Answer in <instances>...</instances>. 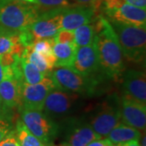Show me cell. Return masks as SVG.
Wrapping results in <instances>:
<instances>
[{"label":"cell","instance_id":"obj_17","mask_svg":"<svg viewBox=\"0 0 146 146\" xmlns=\"http://www.w3.org/2000/svg\"><path fill=\"white\" fill-rule=\"evenodd\" d=\"M141 136L142 134L140 130L119 122L110 131L107 138L113 144L119 145L130 141H140Z\"/></svg>","mask_w":146,"mask_h":146},{"label":"cell","instance_id":"obj_1","mask_svg":"<svg viewBox=\"0 0 146 146\" xmlns=\"http://www.w3.org/2000/svg\"><path fill=\"white\" fill-rule=\"evenodd\" d=\"M94 25V43L100 68L106 78L118 80L125 71L124 55L117 35L109 21L98 16Z\"/></svg>","mask_w":146,"mask_h":146},{"label":"cell","instance_id":"obj_35","mask_svg":"<svg viewBox=\"0 0 146 146\" xmlns=\"http://www.w3.org/2000/svg\"><path fill=\"white\" fill-rule=\"evenodd\" d=\"M140 141H141L140 145H141V146H146V144H145L146 137H145V131H144V136H141V139H140Z\"/></svg>","mask_w":146,"mask_h":146},{"label":"cell","instance_id":"obj_21","mask_svg":"<svg viewBox=\"0 0 146 146\" xmlns=\"http://www.w3.org/2000/svg\"><path fill=\"white\" fill-rule=\"evenodd\" d=\"M21 65L25 82L30 84L41 82L46 76L25 56H21Z\"/></svg>","mask_w":146,"mask_h":146},{"label":"cell","instance_id":"obj_8","mask_svg":"<svg viewBox=\"0 0 146 146\" xmlns=\"http://www.w3.org/2000/svg\"><path fill=\"white\" fill-rule=\"evenodd\" d=\"M80 95L55 88L51 90L45 100V113L52 119L70 114L77 105Z\"/></svg>","mask_w":146,"mask_h":146},{"label":"cell","instance_id":"obj_11","mask_svg":"<svg viewBox=\"0 0 146 146\" xmlns=\"http://www.w3.org/2000/svg\"><path fill=\"white\" fill-rule=\"evenodd\" d=\"M72 68L84 76L104 78L94 43L77 48Z\"/></svg>","mask_w":146,"mask_h":146},{"label":"cell","instance_id":"obj_4","mask_svg":"<svg viewBox=\"0 0 146 146\" xmlns=\"http://www.w3.org/2000/svg\"><path fill=\"white\" fill-rule=\"evenodd\" d=\"M56 88L82 97H93L98 93L101 80L104 78L84 76L72 68H57L50 76Z\"/></svg>","mask_w":146,"mask_h":146},{"label":"cell","instance_id":"obj_19","mask_svg":"<svg viewBox=\"0 0 146 146\" xmlns=\"http://www.w3.org/2000/svg\"><path fill=\"white\" fill-rule=\"evenodd\" d=\"M20 42V31L0 25V57L6 53H13Z\"/></svg>","mask_w":146,"mask_h":146},{"label":"cell","instance_id":"obj_28","mask_svg":"<svg viewBox=\"0 0 146 146\" xmlns=\"http://www.w3.org/2000/svg\"><path fill=\"white\" fill-rule=\"evenodd\" d=\"M0 146H21L16 136V129L12 128L0 141Z\"/></svg>","mask_w":146,"mask_h":146},{"label":"cell","instance_id":"obj_36","mask_svg":"<svg viewBox=\"0 0 146 146\" xmlns=\"http://www.w3.org/2000/svg\"><path fill=\"white\" fill-rule=\"evenodd\" d=\"M21 1H25V2L29 3H33V4H35V3H36V0H21Z\"/></svg>","mask_w":146,"mask_h":146},{"label":"cell","instance_id":"obj_14","mask_svg":"<svg viewBox=\"0 0 146 146\" xmlns=\"http://www.w3.org/2000/svg\"><path fill=\"white\" fill-rule=\"evenodd\" d=\"M97 10L91 6L70 5L64 7L62 14V29L75 30L78 27L93 22Z\"/></svg>","mask_w":146,"mask_h":146},{"label":"cell","instance_id":"obj_25","mask_svg":"<svg viewBox=\"0 0 146 146\" xmlns=\"http://www.w3.org/2000/svg\"><path fill=\"white\" fill-rule=\"evenodd\" d=\"M35 5L40 14L46 11L67 7L71 4L68 0H36Z\"/></svg>","mask_w":146,"mask_h":146},{"label":"cell","instance_id":"obj_27","mask_svg":"<svg viewBox=\"0 0 146 146\" xmlns=\"http://www.w3.org/2000/svg\"><path fill=\"white\" fill-rule=\"evenodd\" d=\"M55 43H72L75 42L74 30L61 29L54 36Z\"/></svg>","mask_w":146,"mask_h":146},{"label":"cell","instance_id":"obj_5","mask_svg":"<svg viewBox=\"0 0 146 146\" xmlns=\"http://www.w3.org/2000/svg\"><path fill=\"white\" fill-rule=\"evenodd\" d=\"M21 119L34 136L44 144L51 145L59 132L57 123L42 110H33L21 108Z\"/></svg>","mask_w":146,"mask_h":146},{"label":"cell","instance_id":"obj_18","mask_svg":"<svg viewBox=\"0 0 146 146\" xmlns=\"http://www.w3.org/2000/svg\"><path fill=\"white\" fill-rule=\"evenodd\" d=\"M77 48L75 42L54 43L53 47V52L56 58L54 68H72Z\"/></svg>","mask_w":146,"mask_h":146},{"label":"cell","instance_id":"obj_38","mask_svg":"<svg viewBox=\"0 0 146 146\" xmlns=\"http://www.w3.org/2000/svg\"><path fill=\"white\" fill-rule=\"evenodd\" d=\"M98 1H100V2H102V0H98Z\"/></svg>","mask_w":146,"mask_h":146},{"label":"cell","instance_id":"obj_13","mask_svg":"<svg viewBox=\"0 0 146 146\" xmlns=\"http://www.w3.org/2000/svg\"><path fill=\"white\" fill-rule=\"evenodd\" d=\"M123 78V96L146 105L145 73L130 69L124 71Z\"/></svg>","mask_w":146,"mask_h":146},{"label":"cell","instance_id":"obj_20","mask_svg":"<svg viewBox=\"0 0 146 146\" xmlns=\"http://www.w3.org/2000/svg\"><path fill=\"white\" fill-rule=\"evenodd\" d=\"M16 132L21 146H50L44 144L28 129L23 121L19 119L16 123Z\"/></svg>","mask_w":146,"mask_h":146},{"label":"cell","instance_id":"obj_9","mask_svg":"<svg viewBox=\"0 0 146 146\" xmlns=\"http://www.w3.org/2000/svg\"><path fill=\"white\" fill-rule=\"evenodd\" d=\"M55 88L56 86L50 76H46L41 82L33 84L24 82L21 109L43 110L47 95Z\"/></svg>","mask_w":146,"mask_h":146},{"label":"cell","instance_id":"obj_32","mask_svg":"<svg viewBox=\"0 0 146 146\" xmlns=\"http://www.w3.org/2000/svg\"><path fill=\"white\" fill-rule=\"evenodd\" d=\"M117 146H141L140 145V141H130L119 144V145H116Z\"/></svg>","mask_w":146,"mask_h":146},{"label":"cell","instance_id":"obj_2","mask_svg":"<svg viewBox=\"0 0 146 146\" xmlns=\"http://www.w3.org/2000/svg\"><path fill=\"white\" fill-rule=\"evenodd\" d=\"M117 35L123 55L129 61L140 63L145 56L146 28L109 21Z\"/></svg>","mask_w":146,"mask_h":146},{"label":"cell","instance_id":"obj_10","mask_svg":"<svg viewBox=\"0 0 146 146\" xmlns=\"http://www.w3.org/2000/svg\"><path fill=\"white\" fill-rule=\"evenodd\" d=\"M63 8L46 11L38 15L35 21L29 28L34 42L53 37L62 29L61 21Z\"/></svg>","mask_w":146,"mask_h":146},{"label":"cell","instance_id":"obj_15","mask_svg":"<svg viewBox=\"0 0 146 146\" xmlns=\"http://www.w3.org/2000/svg\"><path fill=\"white\" fill-rule=\"evenodd\" d=\"M121 120L127 125L138 130L145 131L146 105L122 97L120 100Z\"/></svg>","mask_w":146,"mask_h":146},{"label":"cell","instance_id":"obj_6","mask_svg":"<svg viewBox=\"0 0 146 146\" xmlns=\"http://www.w3.org/2000/svg\"><path fill=\"white\" fill-rule=\"evenodd\" d=\"M100 8L109 21L146 27L145 9L131 5L124 0H102Z\"/></svg>","mask_w":146,"mask_h":146},{"label":"cell","instance_id":"obj_33","mask_svg":"<svg viewBox=\"0 0 146 146\" xmlns=\"http://www.w3.org/2000/svg\"><path fill=\"white\" fill-rule=\"evenodd\" d=\"M6 77V67L3 66L0 62V82Z\"/></svg>","mask_w":146,"mask_h":146},{"label":"cell","instance_id":"obj_34","mask_svg":"<svg viewBox=\"0 0 146 146\" xmlns=\"http://www.w3.org/2000/svg\"><path fill=\"white\" fill-rule=\"evenodd\" d=\"M7 111H13V110L6 108L5 106H4V105H3V101L1 99V97H0V113L7 112Z\"/></svg>","mask_w":146,"mask_h":146},{"label":"cell","instance_id":"obj_30","mask_svg":"<svg viewBox=\"0 0 146 146\" xmlns=\"http://www.w3.org/2000/svg\"><path fill=\"white\" fill-rule=\"evenodd\" d=\"M86 146H117L115 144H113L111 141H110L108 138L106 139H98V140H95V141L90 142Z\"/></svg>","mask_w":146,"mask_h":146},{"label":"cell","instance_id":"obj_3","mask_svg":"<svg viewBox=\"0 0 146 146\" xmlns=\"http://www.w3.org/2000/svg\"><path fill=\"white\" fill-rule=\"evenodd\" d=\"M39 15L36 5L21 0H0V25L13 30L29 29Z\"/></svg>","mask_w":146,"mask_h":146},{"label":"cell","instance_id":"obj_22","mask_svg":"<svg viewBox=\"0 0 146 146\" xmlns=\"http://www.w3.org/2000/svg\"><path fill=\"white\" fill-rule=\"evenodd\" d=\"M33 46V45H32ZM32 46H29L25 48V50L21 55H24L38 68L46 76H50L54 69L49 66L46 58L42 54L36 52L33 50Z\"/></svg>","mask_w":146,"mask_h":146},{"label":"cell","instance_id":"obj_24","mask_svg":"<svg viewBox=\"0 0 146 146\" xmlns=\"http://www.w3.org/2000/svg\"><path fill=\"white\" fill-rule=\"evenodd\" d=\"M54 43L55 42H54V36L49 37V38H44V39H40L33 42L32 48L36 52L42 54L44 57H46L49 55L54 54L53 47H54Z\"/></svg>","mask_w":146,"mask_h":146},{"label":"cell","instance_id":"obj_7","mask_svg":"<svg viewBox=\"0 0 146 146\" xmlns=\"http://www.w3.org/2000/svg\"><path fill=\"white\" fill-rule=\"evenodd\" d=\"M121 120L120 101L118 96L109 97L92 115L89 125L102 137L107 136L109 132Z\"/></svg>","mask_w":146,"mask_h":146},{"label":"cell","instance_id":"obj_31","mask_svg":"<svg viewBox=\"0 0 146 146\" xmlns=\"http://www.w3.org/2000/svg\"><path fill=\"white\" fill-rule=\"evenodd\" d=\"M126 3L142 9H146V0H124Z\"/></svg>","mask_w":146,"mask_h":146},{"label":"cell","instance_id":"obj_29","mask_svg":"<svg viewBox=\"0 0 146 146\" xmlns=\"http://www.w3.org/2000/svg\"><path fill=\"white\" fill-rule=\"evenodd\" d=\"M73 1H75L77 4H80V5L91 6L97 11L98 8H100L101 3H102V2H100L98 0H73Z\"/></svg>","mask_w":146,"mask_h":146},{"label":"cell","instance_id":"obj_37","mask_svg":"<svg viewBox=\"0 0 146 146\" xmlns=\"http://www.w3.org/2000/svg\"><path fill=\"white\" fill-rule=\"evenodd\" d=\"M54 146H70V145H68L67 142H63V143H61V144H59V145H54Z\"/></svg>","mask_w":146,"mask_h":146},{"label":"cell","instance_id":"obj_16","mask_svg":"<svg viewBox=\"0 0 146 146\" xmlns=\"http://www.w3.org/2000/svg\"><path fill=\"white\" fill-rule=\"evenodd\" d=\"M24 82V78H5L0 82V97L6 108L21 109Z\"/></svg>","mask_w":146,"mask_h":146},{"label":"cell","instance_id":"obj_12","mask_svg":"<svg viewBox=\"0 0 146 146\" xmlns=\"http://www.w3.org/2000/svg\"><path fill=\"white\" fill-rule=\"evenodd\" d=\"M65 133L66 142L70 146H86L92 141L102 138L94 131L89 123L77 119L68 121Z\"/></svg>","mask_w":146,"mask_h":146},{"label":"cell","instance_id":"obj_26","mask_svg":"<svg viewBox=\"0 0 146 146\" xmlns=\"http://www.w3.org/2000/svg\"><path fill=\"white\" fill-rule=\"evenodd\" d=\"M13 111L0 113V141L13 128Z\"/></svg>","mask_w":146,"mask_h":146},{"label":"cell","instance_id":"obj_23","mask_svg":"<svg viewBox=\"0 0 146 146\" xmlns=\"http://www.w3.org/2000/svg\"><path fill=\"white\" fill-rule=\"evenodd\" d=\"M94 34L95 30L94 25L87 24L78 27L74 30L75 44L77 47L84 46L92 44L94 42Z\"/></svg>","mask_w":146,"mask_h":146}]
</instances>
